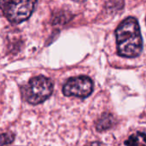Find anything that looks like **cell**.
Instances as JSON below:
<instances>
[{"instance_id": "cell-6", "label": "cell", "mask_w": 146, "mask_h": 146, "mask_svg": "<svg viewBox=\"0 0 146 146\" xmlns=\"http://www.w3.org/2000/svg\"><path fill=\"white\" fill-rule=\"evenodd\" d=\"M113 122H114L113 121V115H111L110 114L105 113L97 121L96 128L98 129V131H104V130L109 129L112 127Z\"/></svg>"}, {"instance_id": "cell-3", "label": "cell", "mask_w": 146, "mask_h": 146, "mask_svg": "<svg viewBox=\"0 0 146 146\" xmlns=\"http://www.w3.org/2000/svg\"><path fill=\"white\" fill-rule=\"evenodd\" d=\"M36 2L33 1H1L0 7L4 15L13 24H19L30 17Z\"/></svg>"}, {"instance_id": "cell-1", "label": "cell", "mask_w": 146, "mask_h": 146, "mask_svg": "<svg viewBox=\"0 0 146 146\" xmlns=\"http://www.w3.org/2000/svg\"><path fill=\"white\" fill-rule=\"evenodd\" d=\"M118 54L124 57H136L143 49V39L136 18L127 17L115 30Z\"/></svg>"}, {"instance_id": "cell-2", "label": "cell", "mask_w": 146, "mask_h": 146, "mask_svg": "<svg viewBox=\"0 0 146 146\" xmlns=\"http://www.w3.org/2000/svg\"><path fill=\"white\" fill-rule=\"evenodd\" d=\"M53 92L52 81L44 76L32 78L23 89L25 100L31 104H38L44 102Z\"/></svg>"}, {"instance_id": "cell-5", "label": "cell", "mask_w": 146, "mask_h": 146, "mask_svg": "<svg viewBox=\"0 0 146 146\" xmlns=\"http://www.w3.org/2000/svg\"><path fill=\"white\" fill-rule=\"evenodd\" d=\"M126 146H146V134L143 133H136L131 135L126 141Z\"/></svg>"}, {"instance_id": "cell-8", "label": "cell", "mask_w": 146, "mask_h": 146, "mask_svg": "<svg viewBox=\"0 0 146 146\" xmlns=\"http://www.w3.org/2000/svg\"><path fill=\"white\" fill-rule=\"evenodd\" d=\"M86 146H103V145L101 143H98V142H93V143L86 145Z\"/></svg>"}, {"instance_id": "cell-7", "label": "cell", "mask_w": 146, "mask_h": 146, "mask_svg": "<svg viewBox=\"0 0 146 146\" xmlns=\"http://www.w3.org/2000/svg\"><path fill=\"white\" fill-rule=\"evenodd\" d=\"M14 140V135L10 133H3L0 135V146H4L10 144Z\"/></svg>"}, {"instance_id": "cell-4", "label": "cell", "mask_w": 146, "mask_h": 146, "mask_svg": "<svg viewBox=\"0 0 146 146\" xmlns=\"http://www.w3.org/2000/svg\"><path fill=\"white\" fill-rule=\"evenodd\" d=\"M93 91V82L87 76H78L70 78L63 86L62 92L67 97L86 98Z\"/></svg>"}]
</instances>
